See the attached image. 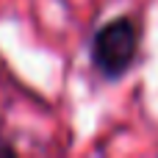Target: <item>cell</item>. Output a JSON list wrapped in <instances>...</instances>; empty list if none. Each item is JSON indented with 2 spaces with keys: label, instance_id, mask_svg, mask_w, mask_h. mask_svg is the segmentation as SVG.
Segmentation results:
<instances>
[{
  "label": "cell",
  "instance_id": "1",
  "mask_svg": "<svg viewBox=\"0 0 158 158\" xmlns=\"http://www.w3.org/2000/svg\"><path fill=\"white\" fill-rule=\"evenodd\" d=\"M136 53H139V25L131 17L108 19L92 39V64L108 81L122 78L136 61Z\"/></svg>",
  "mask_w": 158,
  "mask_h": 158
},
{
  "label": "cell",
  "instance_id": "2",
  "mask_svg": "<svg viewBox=\"0 0 158 158\" xmlns=\"http://www.w3.org/2000/svg\"><path fill=\"white\" fill-rule=\"evenodd\" d=\"M6 153H14V147H11L6 139H0V156H6Z\"/></svg>",
  "mask_w": 158,
  "mask_h": 158
}]
</instances>
